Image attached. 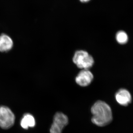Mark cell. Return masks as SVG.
Here are the masks:
<instances>
[{"mask_svg":"<svg viewBox=\"0 0 133 133\" xmlns=\"http://www.w3.org/2000/svg\"><path fill=\"white\" fill-rule=\"evenodd\" d=\"M93 115L92 123L99 127H104L110 124L112 120V114L110 106L105 102L98 101L91 108Z\"/></svg>","mask_w":133,"mask_h":133,"instance_id":"cell-1","label":"cell"},{"mask_svg":"<svg viewBox=\"0 0 133 133\" xmlns=\"http://www.w3.org/2000/svg\"><path fill=\"white\" fill-rule=\"evenodd\" d=\"M73 62L79 69L88 70L94 63V60L91 56L84 50L77 51L73 57Z\"/></svg>","mask_w":133,"mask_h":133,"instance_id":"cell-2","label":"cell"},{"mask_svg":"<svg viewBox=\"0 0 133 133\" xmlns=\"http://www.w3.org/2000/svg\"><path fill=\"white\" fill-rule=\"evenodd\" d=\"M15 117L14 114L7 107H0V127L3 129H8L15 123Z\"/></svg>","mask_w":133,"mask_h":133,"instance_id":"cell-3","label":"cell"},{"mask_svg":"<svg viewBox=\"0 0 133 133\" xmlns=\"http://www.w3.org/2000/svg\"><path fill=\"white\" fill-rule=\"evenodd\" d=\"M68 117L64 114L58 112L53 118V123L50 129V133H62V130L68 124Z\"/></svg>","mask_w":133,"mask_h":133,"instance_id":"cell-4","label":"cell"},{"mask_svg":"<svg viewBox=\"0 0 133 133\" xmlns=\"http://www.w3.org/2000/svg\"><path fill=\"white\" fill-rule=\"evenodd\" d=\"M93 78V75L91 72L88 70L83 69L76 77V81L79 85L86 87L91 84Z\"/></svg>","mask_w":133,"mask_h":133,"instance_id":"cell-5","label":"cell"},{"mask_svg":"<svg viewBox=\"0 0 133 133\" xmlns=\"http://www.w3.org/2000/svg\"><path fill=\"white\" fill-rule=\"evenodd\" d=\"M115 99L119 104L123 106L128 105L132 101L131 94L125 89H120L116 93Z\"/></svg>","mask_w":133,"mask_h":133,"instance_id":"cell-6","label":"cell"},{"mask_svg":"<svg viewBox=\"0 0 133 133\" xmlns=\"http://www.w3.org/2000/svg\"><path fill=\"white\" fill-rule=\"evenodd\" d=\"M14 42L11 37L6 34L0 35V51L6 52L12 49Z\"/></svg>","mask_w":133,"mask_h":133,"instance_id":"cell-7","label":"cell"},{"mask_svg":"<svg viewBox=\"0 0 133 133\" xmlns=\"http://www.w3.org/2000/svg\"><path fill=\"white\" fill-rule=\"evenodd\" d=\"M36 125L35 120L33 115L30 114L24 115L21 122L22 127L27 129L29 127H34Z\"/></svg>","mask_w":133,"mask_h":133,"instance_id":"cell-8","label":"cell"},{"mask_svg":"<svg viewBox=\"0 0 133 133\" xmlns=\"http://www.w3.org/2000/svg\"><path fill=\"white\" fill-rule=\"evenodd\" d=\"M116 41L119 44H124L127 42L128 39V36L125 31H119L116 33Z\"/></svg>","mask_w":133,"mask_h":133,"instance_id":"cell-9","label":"cell"},{"mask_svg":"<svg viewBox=\"0 0 133 133\" xmlns=\"http://www.w3.org/2000/svg\"><path fill=\"white\" fill-rule=\"evenodd\" d=\"M80 1L82 2H87L90 1V0H80Z\"/></svg>","mask_w":133,"mask_h":133,"instance_id":"cell-10","label":"cell"}]
</instances>
